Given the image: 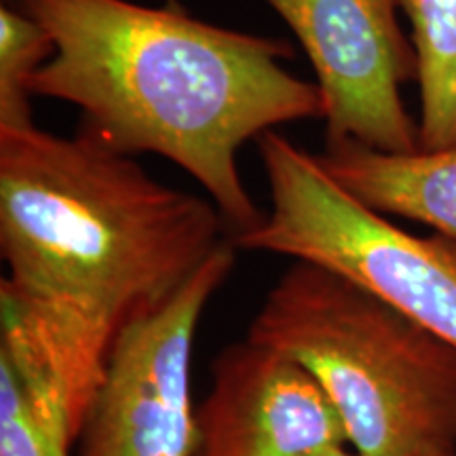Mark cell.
Instances as JSON below:
<instances>
[{
    "instance_id": "cell-1",
    "label": "cell",
    "mask_w": 456,
    "mask_h": 456,
    "mask_svg": "<svg viewBox=\"0 0 456 456\" xmlns=\"http://www.w3.org/2000/svg\"><path fill=\"white\" fill-rule=\"evenodd\" d=\"M226 228L212 199L83 131L0 127V359L41 425L77 444L118 336L167 305Z\"/></svg>"
},
{
    "instance_id": "cell-2",
    "label": "cell",
    "mask_w": 456,
    "mask_h": 456,
    "mask_svg": "<svg viewBox=\"0 0 456 456\" xmlns=\"http://www.w3.org/2000/svg\"><path fill=\"white\" fill-rule=\"evenodd\" d=\"M53 41L30 94L77 106L83 134L121 155L169 159L224 216L228 235L265 218L239 174L249 140L326 117L317 83L285 68L292 45L197 20L180 4L17 0Z\"/></svg>"
},
{
    "instance_id": "cell-3",
    "label": "cell",
    "mask_w": 456,
    "mask_h": 456,
    "mask_svg": "<svg viewBox=\"0 0 456 456\" xmlns=\"http://www.w3.org/2000/svg\"><path fill=\"white\" fill-rule=\"evenodd\" d=\"M248 338L309 370L362 456L456 452V349L351 279L296 260Z\"/></svg>"
},
{
    "instance_id": "cell-4",
    "label": "cell",
    "mask_w": 456,
    "mask_h": 456,
    "mask_svg": "<svg viewBox=\"0 0 456 456\" xmlns=\"http://www.w3.org/2000/svg\"><path fill=\"white\" fill-rule=\"evenodd\" d=\"M271 209L237 249L326 266L456 349V241L403 231L345 191L317 155L277 129L258 140Z\"/></svg>"
},
{
    "instance_id": "cell-5",
    "label": "cell",
    "mask_w": 456,
    "mask_h": 456,
    "mask_svg": "<svg viewBox=\"0 0 456 456\" xmlns=\"http://www.w3.org/2000/svg\"><path fill=\"white\" fill-rule=\"evenodd\" d=\"M235 252L228 239L167 305L123 330L78 433V456H197L192 349Z\"/></svg>"
},
{
    "instance_id": "cell-6",
    "label": "cell",
    "mask_w": 456,
    "mask_h": 456,
    "mask_svg": "<svg viewBox=\"0 0 456 456\" xmlns=\"http://www.w3.org/2000/svg\"><path fill=\"white\" fill-rule=\"evenodd\" d=\"M296 34L326 102V142L383 152L419 151V123L403 104L416 78L412 41L397 0H265Z\"/></svg>"
},
{
    "instance_id": "cell-7",
    "label": "cell",
    "mask_w": 456,
    "mask_h": 456,
    "mask_svg": "<svg viewBox=\"0 0 456 456\" xmlns=\"http://www.w3.org/2000/svg\"><path fill=\"white\" fill-rule=\"evenodd\" d=\"M197 456H315L349 446L330 397L305 366L245 338L214 359L197 408Z\"/></svg>"
},
{
    "instance_id": "cell-8",
    "label": "cell",
    "mask_w": 456,
    "mask_h": 456,
    "mask_svg": "<svg viewBox=\"0 0 456 456\" xmlns=\"http://www.w3.org/2000/svg\"><path fill=\"white\" fill-rule=\"evenodd\" d=\"M319 163L374 212L416 220L456 241V146L383 152L353 140L326 142Z\"/></svg>"
},
{
    "instance_id": "cell-9",
    "label": "cell",
    "mask_w": 456,
    "mask_h": 456,
    "mask_svg": "<svg viewBox=\"0 0 456 456\" xmlns=\"http://www.w3.org/2000/svg\"><path fill=\"white\" fill-rule=\"evenodd\" d=\"M410 21L420 87L419 144L456 146V0H397Z\"/></svg>"
},
{
    "instance_id": "cell-10",
    "label": "cell",
    "mask_w": 456,
    "mask_h": 456,
    "mask_svg": "<svg viewBox=\"0 0 456 456\" xmlns=\"http://www.w3.org/2000/svg\"><path fill=\"white\" fill-rule=\"evenodd\" d=\"M53 41L20 7L0 9V127H28L32 121L30 81L53 55Z\"/></svg>"
},
{
    "instance_id": "cell-11",
    "label": "cell",
    "mask_w": 456,
    "mask_h": 456,
    "mask_svg": "<svg viewBox=\"0 0 456 456\" xmlns=\"http://www.w3.org/2000/svg\"><path fill=\"white\" fill-rule=\"evenodd\" d=\"M0 456H70V446L38 423L13 370L0 359Z\"/></svg>"
},
{
    "instance_id": "cell-12",
    "label": "cell",
    "mask_w": 456,
    "mask_h": 456,
    "mask_svg": "<svg viewBox=\"0 0 456 456\" xmlns=\"http://www.w3.org/2000/svg\"><path fill=\"white\" fill-rule=\"evenodd\" d=\"M315 456H362V454L355 452V450L349 446H336V448L326 450V452H319ZM440 456H456V452L454 454H440Z\"/></svg>"
}]
</instances>
